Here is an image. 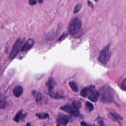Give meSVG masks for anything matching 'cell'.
<instances>
[{"label": "cell", "mask_w": 126, "mask_h": 126, "mask_svg": "<svg viewBox=\"0 0 126 126\" xmlns=\"http://www.w3.org/2000/svg\"><path fill=\"white\" fill-rule=\"evenodd\" d=\"M99 97L102 102L104 103H111L114 101V93L112 89L109 86L105 85L100 90Z\"/></svg>", "instance_id": "cell-1"}, {"label": "cell", "mask_w": 126, "mask_h": 126, "mask_svg": "<svg viewBox=\"0 0 126 126\" xmlns=\"http://www.w3.org/2000/svg\"><path fill=\"white\" fill-rule=\"evenodd\" d=\"M80 94L83 97H87L93 102H97L99 97V93L95 90L94 86L84 88L81 91Z\"/></svg>", "instance_id": "cell-2"}, {"label": "cell", "mask_w": 126, "mask_h": 126, "mask_svg": "<svg viewBox=\"0 0 126 126\" xmlns=\"http://www.w3.org/2000/svg\"><path fill=\"white\" fill-rule=\"evenodd\" d=\"M82 22L77 17L72 19L68 25L69 32L71 35H75L78 33L81 30Z\"/></svg>", "instance_id": "cell-3"}, {"label": "cell", "mask_w": 126, "mask_h": 126, "mask_svg": "<svg viewBox=\"0 0 126 126\" xmlns=\"http://www.w3.org/2000/svg\"><path fill=\"white\" fill-rule=\"evenodd\" d=\"M111 57V52L110 51L109 45L106 46L102 50L98 57V61L102 64H106L109 61Z\"/></svg>", "instance_id": "cell-4"}, {"label": "cell", "mask_w": 126, "mask_h": 126, "mask_svg": "<svg viewBox=\"0 0 126 126\" xmlns=\"http://www.w3.org/2000/svg\"><path fill=\"white\" fill-rule=\"evenodd\" d=\"M23 43V40L21 39H18L15 42L13 48L9 55V59L12 60L17 55L19 51L22 48V45Z\"/></svg>", "instance_id": "cell-5"}, {"label": "cell", "mask_w": 126, "mask_h": 126, "mask_svg": "<svg viewBox=\"0 0 126 126\" xmlns=\"http://www.w3.org/2000/svg\"><path fill=\"white\" fill-rule=\"evenodd\" d=\"M32 94L38 104H45L47 102L48 99L40 92L34 91L32 92Z\"/></svg>", "instance_id": "cell-6"}, {"label": "cell", "mask_w": 126, "mask_h": 126, "mask_svg": "<svg viewBox=\"0 0 126 126\" xmlns=\"http://www.w3.org/2000/svg\"><path fill=\"white\" fill-rule=\"evenodd\" d=\"M61 109L63 111L68 112L75 117H77L79 115V111L78 109L73 107L72 104L71 105H66L65 106H63L61 107Z\"/></svg>", "instance_id": "cell-7"}, {"label": "cell", "mask_w": 126, "mask_h": 126, "mask_svg": "<svg viewBox=\"0 0 126 126\" xmlns=\"http://www.w3.org/2000/svg\"><path fill=\"white\" fill-rule=\"evenodd\" d=\"M69 117L68 116L64 114H59L56 120L57 126H66L69 122Z\"/></svg>", "instance_id": "cell-8"}, {"label": "cell", "mask_w": 126, "mask_h": 126, "mask_svg": "<svg viewBox=\"0 0 126 126\" xmlns=\"http://www.w3.org/2000/svg\"><path fill=\"white\" fill-rule=\"evenodd\" d=\"M34 43H35L34 40L33 39H29L25 43V44L22 47L21 50L22 51H26L29 50L33 47L34 45Z\"/></svg>", "instance_id": "cell-9"}, {"label": "cell", "mask_w": 126, "mask_h": 126, "mask_svg": "<svg viewBox=\"0 0 126 126\" xmlns=\"http://www.w3.org/2000/svg\"><path fill=\"white\" fill-rule=\"evenodd\" d=\"M23 92V88L21 86H16L13 91V94L16 98H18L21 96Z\"/></svg>", "instance_id": "cell-10"}, {"label": "cell", "mask_w": 126, "mask_h": 126, "mask_svg": "<svg viewBox=\"0 0 126 126\" xmlns=\"http://www.w3.org/2000/svg\"><path fill=\"white\" fill-rule=\"evenodd\" d=\"M55 85H56V83H55L54 80L53 79V78H49L48 81H47L46 83V86H47V88H48L49 92L53 91V89L55 86Z\"/></svg>", "instance_id": "cell-11"}, {"label": "cell", "mask_w": 126, "mask_h": 126, "mask_svg": "<svg viewBox=\"0 0 126 126\" xmlns=\"http://www.w3.org/2000/svg\"><path fill=\"white\" fill-rule=\"evenodd\" d=\"M49 96L51 98L54 99H61L64 98V96L59 92H55L53 91L49 92Z\"/></svg>", "instance_id": "cell-12"}, {"label": "cell", "mask_w": 126, "mask_h": 126, "mask_svg": "<svg viewBox=\"0 0 126 126\" xmlns=\"http://www.w3.org/2000/svg\"><path fill=\"white\" fill-rule=\"evenodd\" d=\"M25 116L26 114H24L22 111H20L15 115V116L14 118V120L16 122H19L21 120H23L24 118L25 117Z\"/></svg>", "instance_id": "cell-13"}, {"label": "cell", "mask_w": 126, "mask_h": 126, "mask_svg": "<svg viewBox=\"0 0 126 126\" xmlns=\"http://www.w3.org/2000/svg\"><path fill=\"white\" fill-rule=\"evenodd\" d=\"M109 116L110 118L114 121H121L123 120V118L115 112H109Z\"/></svg>", "instance_id": "cell-14"}, {"label": "cell", "mask_w": 126, "mask_h": 126, "mask_svg": "<svg viewBox=\"0 0 126 126\" xmlns=\"http://www.w3.org/2000/svg\"><path fill=\"white\" fill-rule=\"evenodd\" d=\"M57 31H52L49 32L48 34H47L46 36V39L48 40H52L53 39L55 38V37H56V35H57L56 33L57 32H56Z\"/></svg>", "instance_id": "cell-15"}, {"label": "cell", "mask_w": 126, "mask_h": 126, "mask_svg": "<svg viewBox=\"0 0 126 126\" xmlns=\"http://www.w3.org/2000/svg\"><path fill=\"white\" fill-rule=\"evenodd\" d=\"M69 85H70L71 88V90L73 92H76V93L78 92V90H79L78 87L75 82H74V81L70 82H69Z\"/></svg>", "instance_id": "cell-16"}, {"label": "cell", "mask_w": 126, "mask_h": 126, "mask_svg": "<svg viewBox=\"0 0 126 126\" xmlns=\"http://www.w3.org/2000/svg\"><path fill=\"white\" fill-rule=\"evenodd\" d=\"M94 105L89 102H87L85 103V108L89 112L92 111L94 109Z\"/></svg>", "instance_id": "cell-17"}, {"label": "cell", "mask_w": 126, "mask_h": 126, "mask_svg": "<svg viewBox=\"0 0 126 126\" xmlns=\"http://www.w3.org/2000/svg\"><path fill=\"white\" fill-rule=\"evenodd\" d=\"M72 105L76 108V109L80 108V107L81 106V103L79 101H74L72 102Z\"/></svg>", "instance_id": "cell-18"}, {"label": "cell", "mask_w": 126, "mask_h": 126, "mask_svg": "<svg viewBox=\"0 0 126 126\" xmlns=\"http://www.w3.org/2000/svg\"><path fill=\"white\" fill-rule=\"evenodd\" d=\"M36 115L40 119H45L48 117V114L46 113H39L37 114Z\"/></svg>", "instance_id": "cell-19"}, {"label": "cell", "mask_w": 126, "mask_h": 126, "mask_svg": "<svg viewBox=\"0 0 126 126\" xmlns=\"http://www.w3.org/2000/svg\"><path fill=\"white\" fill-rule=\"evenodd\" d=\"M82 5L81 4H78L74 8V13H77V12H78L79 11L81 8H82Z\"/></svg>", "instance_id": "cell-20"}, {"label": "cell", "mask_w": 126, "mask_h": 126, "mask_svg": "<svg viewBox=\"0 0 126 126\" xmlns=\"http://www.w3.org/2000/svg\"><path fill=\"white\" fill-rule=\"evenodd\" d=\"M8 104L7 102L5 101L0 100V109L6 108L8 106Z\"/></svg>", "instance_id": "cell-21"}, {"label": "cell", "mask_w": 126, "mask_h": 126, "mask_svg": "<svg viewBox=\"0 0 126 126\" xmlns=\"http://www.w3.org/2000/svg\"><path fill=\"white\" fill-rule=\"evenodd\" d=\"M121 88L124 90H126V78H124V79L123 80L122 83H121Z\"/></svg>", "instance_id": "cell-22"}, {"label": "cell", "mask_w": 126, "mask_h": 126, "mask_svg": "<svg viewBox=\"0 0 126 126\" xmlns=\"http://www.w3.org/2000/svg\"><path fill=\"white\" fill-rule=\"evenodd\" d=\"M67 37H68V34L66 33H64V34H63L61 36V37L59 39H58V40L59 41H62L63 40H64V39H65Z\"/></svg>", "instance_id": "cell-23"}, {"label": "cell", "mask_w": 126, "mask_h": 126, "mask_svg": "<svg viewBox=\"0 0 126 126\" xmlns=\"http://www.w3.org/2000/svg\"><path fill=\"white\" fill-rule=\"evenodd\" d=\"M37 0H29V3L30 5L33 6L37 4Z\"/></svg>", "instance_id": "cell-24"}, {"label": "cell", "mask_w": 126, "mask_h": 126, "mask_svg": "<svg viewBox=\"0 0 126 126\" xmlns=\"http://www.w3.org/2000/svg\"><path fill=\"white\" fill-rule=\"evenodd\" d=\"M81 125L82 126H93L92 125H89V124L86 123L85 122H82L81 123Z\"/></svg>", "instance_id": "cell-25"}, {"label": "cell", "mask_w": 126, "mask_h": 126, "mask_svg": "<svg viewBox=\"0 0 126 126\" xmlns=\"http://www.w3.org/2000/svg\"><path fill=\"white\" fill-rule=\"evenodd\" d=\"M88 6H89L91 8H94V5L92 4V2H91L89 1H88Z\"/></svg>", "instance_id": "cell-26"}, {"label": "cell", "mask_w": 126, "mask_h": 126, "mask_svg": "<svg viewBox=\"0 0 126 126\" xmlns=\"http://www.w3.org/2000/svg\"><path fill=\"white\" fill-rule=\"evenodd\" d=\"M38 2H39V3L41 4V3H43V2L44 0H38Z\"/></svg>", "instance_id": "cell-27"}, {"label": "cell", "mask_w": 126, "mask_h": 126, "mask_svg": "<svg viewBox=\"0 0 126 126\" xmlns=\"http://www.w3.org/2000/svg\"><path fill=\"white\" fill-rule=\"evenodd\" d=\"M98 1H99V0H94V1L96 2H98Z\"/></svg>", "instance_id": "cell-28"}]
</instances>
